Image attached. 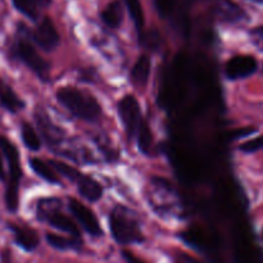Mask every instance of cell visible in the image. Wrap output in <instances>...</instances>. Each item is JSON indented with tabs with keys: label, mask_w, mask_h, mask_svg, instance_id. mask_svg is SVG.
<instances>
[{
	"label": "cell",
	"mask_w": 263,
	"mask_h": 263,
	"mask_svg": "<svg viewBox=\"0 0 263 263\" xmlns=\"http://www.w3.org/2000/svg\"><path fill=\"white\" fill-rule=\"evenodd\" d=\"M9 55L20 61L33 72L43 82H48L50 76V64L37 53L31 39V30L23 22H18L15 33L9 45Z\"/></svg>",
	"instance_id": "obj_1"
},
{
	"label": "cell",
	"mask_w": 263,
	"mask_h": 263,
	"mask_svg": "<svg viewBox=\"0 0 263 263\" xmlns=\"http://www.w3.org/2000/svg\"><path fill=\"white\" fill-rule=\"evenodd\" d=\"M57 100L72 116L86 122H97L102 117V107L94 95L74 86H63L55 94Z\"/></svg>",
	"instance_id": "obj_2"
},
{
	"label": "cell",
	"mask_w": 263,
	"mask_h": 263,
	"mask_svg": "<svg viewBox=\"0 0 263 263\" xmlns=\"http://www.w3.org/2000/svg\"><path fill=\"white\" fill-rule=\"evenodd\" d=\"M108 223L112 238L121 246L140 244L145 240L138 216L126 205L116 204L110 211Z\"/></svg>",
	"instance_id": "obj_3"
},
{
	"label": "cell",
	"mask_w": 263,
	"mask_h": 263,
	"mask_svg": "<svg viewBox=\"0 0 263 263\" xmlns=\"http://www.w3.org/2000/svg\"><path fill=\"white\" fill-rule=\"evenodd\" d=\"M0 151L4 154V158L8 162V180L5 186L4 200L7 210L15 213L20 205V184L22 180L23 172L21 166V156L17 146L7 138L0 135Z\"/></svg>",
	"instance_id": "obj_4"
},
{
	"label": "cell",
	"mask_w": 263,
	"mask_h": 263,
	"mask_svg": "<svg viewBox=\"0 0 263 263\" xmlns=\"http://www.w3.org/2000/svg\"><path fill=\"white\" fill-rule=\"evenodd\" d=\"M62 202L57 198H43L36 204V218L40 222L48 223L51 228L66 233L68 236L81 238L79 226L74 221L61 211Z\"/></svg>",
	"instance_id": "obj_5"
},
{
	"label": "cell",
	"mask_w": 263,
	"mask_h": 263,
	"mask_svg": "<svg viewBox=\"0 0 263 263\" xmlns=\"http://www.w3.org/2000/svg\"><path fill=\"white\" fill-rule=\"evenodd\" d=\"M117 112L128 139L136 138L139 128L144 121L138 99L134 95H125L118 102Z\"/></svg>",
	"instance_id": "obj_6"
},
{
	"label": "cell",
	"mask_w": 263,
	"mask_h": 263,
	"mask_svg": "<svg viewBox=\"0 0 263 263\" xmlns=\"http://www.w3.org/2000/svg\"><path fill=\"white\" fill-rule=\"evenodd\" d=\"M31 39L37 48L44 51H48V53L55 50L61 41L54 22L48 15L37 21L35 28L31 30Z\"/></svg>",
	"instance_id": "obj_7"
},
{
	"label": "cell",
	"mask_w": 263,
	"mask_h": 263,
	"mask_svg": "<svg viewBox=\"0 0 263 263\" xmlns=\"http://www.w3.org/2000/svg\"><path fill=\"white\" fill-rule=\"evenodd\" d=\"M68 210L71 215L76 218L77 222L81 225V228L92 238H100L103 235V229L100 228V223L98 221L95 213L79 202L74 198H68Z\"/></svg>",
	"instance_id": "obj_8"
},
{
	"label": "cell",
	"mask_w": 263,
	"mask_h": 263,
	"mask_svg": "<svg viewBox=\"0 0 263 263\" xmlns=\"http://www.w3.org/2000/svg\"><path fill=\"white\" fill-rule=\"evenodd\" d=\"M258 69V62L248 54H239L229 59L225 64V76L230 81H239L251 77Z\"/></svg>",
	"instance_id": "obj_9"
},
{
	"label": "cell",
	"mask_w": 263,
	"mask_h": 263,
	"mask_svg": "<svg viewBox=\"0 0 263 263\" xmlns=\"http://www.w3.org/2000/svg\"><path fill=\"white\" fill-rule=\"evenodd\" d=\"M8 230L12 233L13 241L17 247L23 249L25 252H33L40 244V238L36 230L27 225H17V223L9 222L7 225Z\"/></svg>",
	"instance_id": "obj_10"
},
{
	"label": "cell",
	"mask_w": 263,
	"mask_h": 263,
	"mask_svg": "<svg viewBox=\"0 0 263 263\" xmlns=\"http://www.w3.org/2000/svg\"><path fill=\"white\" fill-rule=\"evenodd\" d=\"M0 107L12 115H17L26 108L25 100L17 95L13 87L2 80V77H0Z\"/></svg>",
	"instance_id": "obj_11"
},
{
	"label": "cell",
	"mask_w": 263,
	"mask_h": 263,
	"mask_svg": "<svg viewBox=\"0 0 263 263\" xmlns=\"http://www.w3.org/2000/svg\"><path fill=\"white\" fill-rule=\"evenodd\" d=\"M13 7L28 20L37 22L43 10L51 4V0H10Z\"/></svg>",
	"instance_id": "obj_12"
},
{
	"label": "cell",
	"mask_w": 263,
	"mask_h": 263,
	"mask_svg": "<svg viewBox=\"0 0 263 263\" xmlns=\"http://www.w3.org/2000/svg\"><path fill=\"white\" fill-rule=\"evenodd\" d=\"M77 190H79L80 194L90 203H95L98 200L102 199L103 197V186L97 181L95 179H92L89 175L82 174L81 176L79 177L76 182Z\"/></svg>",
	"instance_id": "obj_13"
},
{
	"label": "cell",
	"mask_w": 263,
	"mask_h": 263,
	"mask_svg": "<svg viewBox=\"0 0 263 263\" xmlns=\"http://www.w3.org/2000/svg\"><path fill=\"white\" fill-rule=\"evenodd\" d=\"M216 13L225 22H239L247 18V13L231 0H218L216 3Z\"/></svg>",
	"instance_id": "obj_14"
},
{
	"label": "cell",
	"mask_w": 263,
	"mask_h": 263,
	"mask_svg": "<svg viewBox=\"0 0 263 263\" xmlns=\"http://www.w3.org/2000/svg\"><path fill=\"white\" fill-rule=\"evenodd\" d=\"M151 58H149L148 55H145V54L140 55L130 71L131 82H133L134 85H136V86H145V85L148 84L149 76H151Z\"/></svg>",
	"instance_id": "obj_15"
},
{
	"label": "cell",
	"mask_w": 263,
	"mask_h": 263,
	"mask_svg": "<svg viewBox=\"0 0 263 263\" xmlns=\"http://www.w3.org/2000/svg\"><path fill=\"white\" fill-rule=\"evenodd\" d=\"M123 12L125 10H123L122 2L113 0L102 10L100 18H102L105 26H108L112 30H117L123 22Z\"/></svg>",
	"instance_id": "obj_16"
},
{
	"label": "cell",
	"mask_w": 263,
	"mask_h": 263,
	"mask_svg": "<svg viewBox=\"0 0 263 263\" xmlns=\"http://www.w3.org/2000/svg\"><path fill=\"white\" fill-rule=\"evenodd\" d=\"M28 163H30L31 170L37 175L40 179H43L44 181H46L48 184L51 185H61V179L58 177V175L55 174V170L51 167V164L49 162L43 161L40 158H32L28 159Z\"/></svg>",
	"instance_id": "obj_17"
},
{
	"label": "cell",
	"mask_w": 263,
	"mask_h": 263,
	"mask_svg": "<svg viewBox=\"0 0 263 263\" xmlns=\"http://www.w3.org/2000/svg\"><path fill=\"white\" fill-rule=\"evenodd\" d=\"M46 241L49 246L58 251H76L79 252L82 248V239L73 238V236L55 235V234H46Z\"/></svg>",
	"instance_id": "obj_18"
},
{
	"label": "cell",
	"mask_w": 263,
	"mask_h": 263,
	"mask_svg": "<svg viewBox=\"0 0 263 263\" xmlns=\"http://www.w3.org/2000/svg\"><path fill=\"white\" fill-rule=\"evenodd\" d=\"M20 131H21V139H22L23 145H25L28 151L31 152L40 151L41 139L40 136L37 135V133H36V130L32 127L31 123L23 121V122L21 123Z\"/></svg>",
	"instance_id": "obj_19"
},
{
	"label": "cell",
	"mask_w": 263,
	"mask_h": 263,
	"mask_svg": "<svg viewBox=\"0 0 263 263\" xmlns=\"http://www.w3.org/2000/svg\"><path fill=\"white\" fill-rule=\"evenodd\" d=\"M136 140H138L139 151L145 156H152L153 153V133L145 120L143 121L140 128H139Z\"/></svg>",
	"instance_id": "obj_20"
},
{
	"label": "cell",
	"mask_w": 263,
	"mask_h": 263,
	"mask_svg": "<svg viewBox=\"0 0 263 263\" xmlns=\"http://www.w3.org/2000/svg\"><path fill=\"white\" fill-rule=\"evenodd\" d=\"M123 3L127 7L128 13L135 23V27L139 32V39H141L144 36V13L140 0H123Z\"/></svg>",
	"instance_id": "obj_21"
},
{
	"label": "cell",
	"mask_w": 263,
	"mask_h": 263,
	"mask_svg": "<svg viewBox=\"0 0 263 263\" xmlns=\"http://www.w3.org/2000/svg\"><path fill=\"white\" fill-rule=\"evenodd\" d=\"M239 151H241L243 153L247 154H252L256 153V152L263 151V136L246 141V143H243L239 146Z\"/></svg>",
	"instance_id": "obj_22"
},
{
	"label": "cell",
	"mask_w": 263,
	"mask_h": 263,
	"mask_svg": "<svg viewBox=\"0 0 263 263\" xmlns=\"http://www.w3.org/2000/svg\"><path fill=\"white\" fill-rule=\"evenodd\" d=\"M121 254H122L123 259H125L126 263H145L144 261H141L140 258H138L135 254H133L128 251H122V253Z\"/></svg>",
	"instance_id": "obj_23"
},
{
	"label": "cell",
	"mask_w": 263,
	"mask_h": 263,
	"mask_svg": "<svg viewBox=\"0 0 263 263\" xmlns=\"http://www.w3.org/2000/svg\"><path fill=\"white\" fill-rule=\"evenodd\" d=\"M251 35L253 36V37H256V39H258V40L263 41V26H259V27L253 28V30L251 31Z\"/></svg>",
	"instance_id": "obj_24"
},
{
	"label": "cell",
	"mask_w": 263,
	"mask_h": 263,
	"mask_svg": "<svg viewBox=\"0 0 263 263\" xmlns=\"http://www.w3.org/2000/svg\"><path fill=\"white\" fill-rule=\"evenodd\" d=\"M5 180H7V175H5V172H4L2 157H0V181H5Z\"/></svg>",
	"instance_id": "obj_25"
},
{
	"label": "cell",
	"mask_w": 263,
	"mask_h": 263,
	"mask_svg": "<svg viewBox=\"0 0 263 263\" xmlns=\"http://www.w3.org/2000/svg\"><path fill=\"white\" fill-rule=\"evenodd\" d=\"M253 2L258 3V4H263V0H253Z\"/></svg>",
	"instance_id": "obj_26"
},
{
	"label": "cell",
	"mask_w": 263,
	"mask_h": 263,
	"mask_svg": "<svg viewBox=\"0 0 263 263\" xmlns=\"http://www.w3.org/2000/svg\"><path fill=\"white\" fill-rule=\"evenodd\" d=\"M262 239H263V229H262Z\"/></svg>",
	"instance_id": "obj_27"
}]
</instances>
